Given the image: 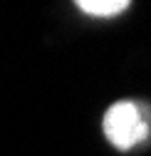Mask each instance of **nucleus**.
I'll use <instances>...</instances> for the list:
<instances>
[{"instance_id": "f257e3e1", "label": "nucleus", "mask_w": 151, "mask_h": 156, "mask_svg": "<svg viewBox=\"0 0 151 156\" xmlns=\"http://www.w3.org/2000/svg\"><path fill=\"white\" fill-rule=\"evenodd\" d=\"M102 134L114 151H131L149 141L151 136V109L136 99H117L102 114Z\"/></svg>"}, {"instance_id": "f03ea898", "label": "nucleus", "mask_w": 151, "mask_h": 156, "mask_svg": "<svg viewBox=\"0 0 151 156\" xmlns=\"http://www.w3.org/2000/svg\"><path fill=\"white\" fill-rule=\"evenodd\" d=\"M74 8L89 17H97V20H114V17L129 12L134 5L129 0H77Z\"/></svg>"}]
</instances>
